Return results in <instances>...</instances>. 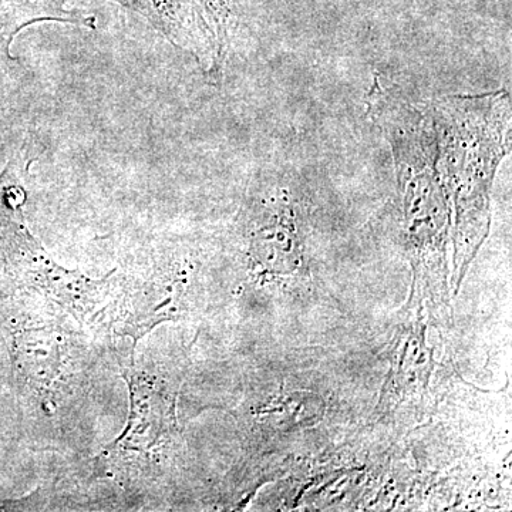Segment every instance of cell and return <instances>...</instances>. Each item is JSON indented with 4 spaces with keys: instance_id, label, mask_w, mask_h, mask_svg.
I'll use <instances>...</instances> for the list:
<instances>
[{
    "instance_id": "cell-1",
    "label": "cell",
    "mask_w": 512,
    "mask_h": 512,
    "mask_svg": "<svg viewBox=\"0 0 512 512\" xmlns=\"http://www.w3.org/2000/svg\"><path fill=\"white\" fill-rule=\"evenodd\" d=\"M443 185L456 198L463 239H473L498 167L511 150V94L500 89L430 101Z\"/></svg>"
},
{
    "instance_id": "cell-2",
    "label": "cell",
    "mask_w": 512,
    "mask_h": 512,
    "mask_svg": "<svg viewBox=\"0 0 512 512\" xmlns=\"http://www.w3.org/2000/svg\"><path fill=\"white\" fill-rule=\"evenodd\" d=\"M113 2L143 16L171 45L190 53L205 73L215 76L224 69L217 45L192 0H113Z\"/></svg>"
},
{
    "instance_id": "cell-3",
    "label": "cell",
    "mask_w": 512,
    "mask_h": 512,
    "mask_svg": "<svg viewBox=\"0 0 512 512\" xmlns=\"http://www.w3.org/2000/svg\"><path fill=\"white\" fill-rule=\"evenodd\" d=\"M69 0H0V43L10 47L20 30L33 23L59 22L96 29V18L67 8Z\"/></svg>"
},
{
    "instance_id": "cell-4",
    "label": "cell",
    "mask_w": 512,
    "mask_h": 512,
    "mask_svg": "<svg viewBox=\"0 0 512 512\" xmlns=\"http://www.w3.org/2000/svg\"><path fill=\"white\" fill-rule=\"evenodd\" d=\"M205 26L210 30L217 45L222 64L227 56L241 26L244 25L251 0H192Z\"/></svg>"
}]
</instances>
